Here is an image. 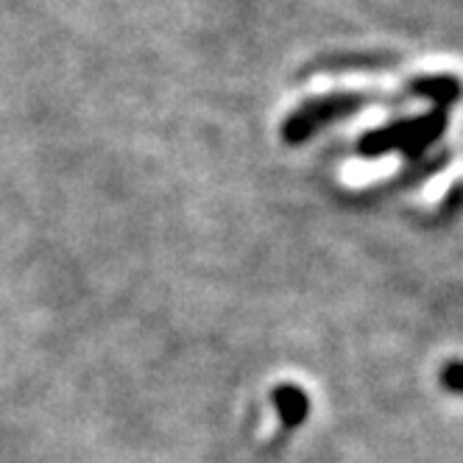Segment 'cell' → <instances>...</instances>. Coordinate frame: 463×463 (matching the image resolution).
Listing matches in <instances>:
<instances>
[{
    "mask_svg": "<svg viewBox=\"0 0 463 463\" xmlns=\"http://www.w3.org/2000/svg\"><path fill=\"white\" fill-rule=\"evenodd\" d=\"M377 98L383 95H372V92H335V95H324V98H316V101L305 104L302 109H296L285 128H282V137L288 143H302L307 137H313L318 128H324L326 123H333L338 118H346V115H354L360 112L363 107L369 104H377Z\"/></svg>",
    "mask_w": 463,
    "mask_h": 463,
    "instance_id": "2",
    "label": "cell"
},
{
    "mask_svg": "<svg viewBox=\"0 0 463 463\" xmlns=\"http://www.w3.org/2000/svg\"><path fill=\"white\" fill-rule=\"evenodd\" d=\"M458 372H460V366H458V363H449V372H447V385H449V391H452V393H458V391H460V383H458Z\"/></svg>",
    "mask_w": 463,
    "mask_h": 463,
    "instance_id": "5",
    "label": "cell"
},
{
    "mask_svg": "<svg viewBox=\"0 0 463 463\" xmlns=\"http://www.w3.org/2000/svg\"><path fill=\"white\" fill-rule=\"evenodd\" d=\"M447 128V118L444 112H433V115H424V118H413V120H400V123H391L383 128L369 131L366 137L360 140L357 151L363 156H383L388 151H405L411 159L421 156L427 146H433Z\"/></svg>",
    "mask_w": 463,
    "mask_h": 463,
    "instance_id": "1",
    "label": "cell"
},
{
    "mask_svg": "<svg viewBox=\"0 0 463 463\" xmlns=\"http://www.w3.org/2000/svg\"><path fill=\"white\" fill-rule=\"evenodd\" d=\"M274 405L285 427H299L307 419V408H310L307 396L296 385H279L274 391Z\"/></svg>",
    "mask_w": 463,
    "mask_h": 463,
    "instance_id": "3",
    "label": "cell"
},
{
    "mask_svg": "<svg viewBox=\"0 0 463 463\" xmlns=\"http://www.w3.org/2000/svg\"><path fill=\"white\" fill-rule=\"evenodd\" d=\"M413 92L416 95H427V98H433V101L439 104H452L455 98H458V81L444 76V79H424V81H416L413 84Z\"/></svg>",
    "mask_w": 463,
    "mask_h": 463,
    "instance_id": "4",
    "label": "cell"
}]
</instances>
